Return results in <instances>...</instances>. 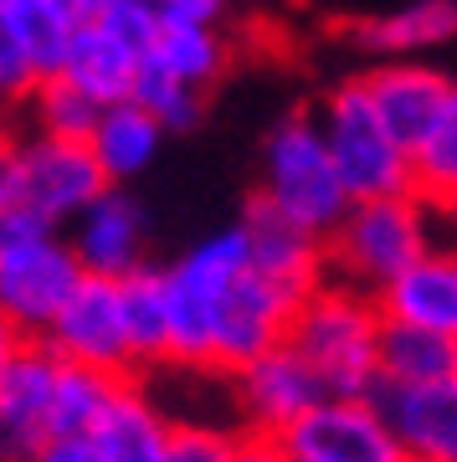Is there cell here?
<instances>
[{
  "label": "cell",
  "instance_id": "6da1fadb",
  "mask_svg": "<svg viewBox=\"0 0 457 462\" xmlns=\"http://www.w3.org/2000/svg\"><path fill=\"white\" fill-rule=\"evenodd\" d=\"M386 314L376 293H359L350 282H319L294 314L288 345L309 360L329 396H380V349H386Z\"/></svg>",
  "mask_w": 457,
  "mask_h": 462
},
{
  "label": "cell",
  "instance_id": "7a4b0ae2",
  "mask_svg": "<svg viewBox=\"0 0 457 462\" xmlns=\"http://www.w3.org/2000/svg\"><path fill=\"white\" fill-rule=\"evenodd\" d=\"M170 273V365L216 370L221 349V309L231 288L252 273V236L247 226H221L164 267Z\"/></svg>",
  "mask_w": 457,
  "mask_h": 462
},
{
  "label": "cell",
  "instance_id": "3957f363",
  "mask_svg": "<svg viewBox=\"0 0 457 462\" xmlns=\"http://www.w3.org/2000/svg\"><path fill=\"white\" fill-rule=\"evenodd\" d=\"M437 221L442 211L422 196L355 200L340 231L329 236V278L380 298L411 263L437 247Z\"/></svg>",
  "mask_w": 457,
  "mask_h": 462
},
{
  "label": "cell",
  "instance_id": "277c9868",
  "mask_svg": "<svg viewBox=\"0 0 457 462\" xmlns=\"http://www.w3.org/2000/svg\"><path fill=\"white\" fill-rule=\"evenodd\" d=\"M262 206L288 216L294 226L313 236H334L350 216V190L340 180V165L329 154V139L319 129V114H288L262 144Z\"/></svg>",
  "mask_w": 457,
  "mask_h": 462
},
{
  "label": "cell",
  "instance_id": "5b68a950",
  "mask_svg": "<svg viewBox=\"0 0 457 462\" xmlns=\"http://www.w3.org/2000/svg\"><path fill=\"white\" fill-rule=\"evenodd\" d=\"M319 129L329 139V154L340 165V180L350 200H391V196H416V170L411 149L386 129L376 103L359 78L329 88L319 103Z\"/></svg>",
  "mask_w": 457,
  "mask_h": 462
},
{
  "label": "cell",
  "instance_id": "8992f818",
  "mask_svg": "<svg viewBox=\"0 0 457 462\" xmlns=\"http://www.w3.org/2000/svg\"><path fill=\"white\" fill-rule=\"evenodd\" d=\"M11 175H16V206L36 211L62 231L88 206H98L114 185L103 175L93 144L51 139V134H21L11 139Z\"/></svg>",
  "mask_w": 457,
  "mask_h": 462
},
{
  "label": "cell",
  "instance_id": "52a82bcc",
  "mask_svg": "<svg viewBox=\"0 0 457 462\" xmlns=\"http://www.w3.org/2000/svg\"><path fill=\"white\" fill-rule=\"evenodd\" d=\"M82 263L62 231H47L36 242L0 252V314L11 319L26 339H47L62 319L72 293L82 288Z\"/></svg>",
  "mask_w": 457,
  "mask_h": 462
},
{
  "label": "cell",
  "instance_id": "ba28073f",
  "mask_svg": "<svg viewBox=\"0 0 457 462\" xmlns=\"http://www.w3.org/2000/svg\"><path fill=\"white\" fill-rule=\"evenodd\" d=\"M283 452L294 462H406L401 437L380 396H329L319 401L288 437Z\"/></svg>",
  "mask_w": 457,
  "mask_h": 462
},
{
  "label": "cell",
  "instance_id": "9c48e42d",
  "mask_svg": "<svg viewBox=\"0 0 457 462\" xmlns=\"http://www.w3.org/2000/svg\"><path fill=\"white\" fill-rule=\"evenodd\" d=\"M319 401H329L324 380L313 375L309 360H303L294 345L267 349L262 360L242 365V370L231 375V406L242 416V437L283 442Z\"/></svg>",
  "mask_w": 457,
  "mask_h": 462
},
{
  "label": "cell",
  "instance_id": "30bf717a",
  "mask_svg": "<svg viewBox=\"0 0 457 462\" xmlns=\"http://www.w3.org/2000/svg\"><path fill=\"white\" fill-rule=\"evenodd\" d=\"M42 345H51L67 365H88V370H108V375L129 380L139 360H134L129 314H124V282L82 278V288L72 293V303L62 309V319L51 324Z\"/></svg>",
  "mask_w": 457,
  "mask_h": 462
},
{
  "label": "cell",
  "instance_id": "8fae6325",
  "mask_svg": "<svg viewBox=\"0 0 457 462\" xmlns=\"http://www.w3.org/2000/svg\"><path fill=\"white\" fill-rule=\"evenodd\" d=\"M62 355L42 339L21 349L0 375V462H32L51 442Z\"/></svg>",
  "mask_w": 457,
  "mask_h": 462
},
{
  "label": "cell",
  "instance_id": "7c38bea8",
  "mask_svg": "<svg viewBox=\"0 0 457 462\" xmlns=\"http://www.w3.org/2000/svg\"><path fill=\"white\" fill-rule=\"evenodd\" d=\"M67 242H72V252H78V263H82L88 278L124 282V278H134L139 267H149L145 263L149 216L124 185H114L98 206H88V211L67 226Z\"/></svg>",
  "mask_w": 457,
  "mask_h": 462
},
{
  "label": "cell",
  "instance_id": "4fadbf2b",
  "mask_svg": "<svg viewBox=\"0 0 457 462\" xmlns=\"http://www.w3.org/2000/svg\"><path fill=\"white\" fill-rule=\"evenodd\" d=\"M359 83L376 103V114L386 118V129L406 149H416L432 134V124L452 98V78L437 72L432 62H376Z\"/></svg>",
  "mask_w": 457,
  "mask_h": 462
},
{
  "label": "cell",
  "instance_id": "5bb4252c",
  "mask_svg": "<svg viewBox=\"0 0 457 462\" xmlns=\"http://www.w3.org/2000/svg\"><path fill=\"white\" fill-rule=\"evenodd\" d=\"M247 236H252V267L267 282L288 288L294 298H309L319 282H329V242L313 231L294 226L288 216H278L273 206L252 200L242 216Z\"/></svg>",
  "mask_w": 457,
  "mask_h": 462
},
{
  "label": "cell",
  "instance_id": "9a60e30c",
  "mask_svg": "<svg viewBox=\"0 0 457 462\" xmlns=\"http://www.w3.org/2000/svg\"><path fill=\"white\" fill-rule=\"evenodd\" d=\"M380 314L386 324L457 339V242H437L422 263H411L380 293Z\"/></svg>",
  "mask_w": 457,
  "mask_h": 462
},
{
  "label": "cell",
  "instance_id": "2e32d148",
  "mask_svg": "<svg viewBox=\"0 0 457 462\" xmlns=\"http://www.w3.org/2000/svg\"><path fill=\"white\" fill-rule=\"evenodd\" d=\"M350 36L376 62H422L426 51L457 42V0H406L386 16L359 21Z\"/></svg>",
  "mask_w": 457,
  "mask_h": 462
},
{
  "label": "cell",
  "instance_id": "e0dca14e",
  "mask_svg": "<svg viewBox=\"0 0 457 462\" xmlns=\"http://www.w3.org/2000/svg\"><path fill=\"white\" fill-rule=\"evenodd\" d=\"M139 72H145V51L124 42L114 26L103 21H88L72 36V51H67L62 78L72 88H82L98 108H114V103H129L134 88H139Z\"/></svg>",
  "mask_w": 457,
  "mask_h": 462
},
{
  "label": "cell",
  "instance_id": "ac0fdd59",
  "mask_svg": "<svg viewBox=\"0 0 457 462\" xmlns=\"http://www.w3.org/2000/svg\"><path fill=\"white\" fill-rule=\"evenodd\" d=\"M406 462H457V380L422 391H380Z\"/></svg>",
  "mask_w": 457,
  "mask_h": 462
},
{
  "label": "cell",
  "instance_id": "d6986e66",
  "mask_svg": "<svg viewBox=\"0 0 457 462\" xmlns=\"http://www.w3.org/2000/svg\"><path fill=\"white\" fill-rule=\"evenodd\" d=\"M170 437H175V421L134 380L118 385L108 416L93 427V442L108 462H170Z\"/></svg>",
  "mask_w": 457,
  "mask_h": 462
},
{
  "label": "cell",
  "instance_id": "ffe728a7",
  "mask_svg": "<svg viewBox=\"0 0 457 462\" xmlns=\"http://www.w3.org/2000/svg\"><path fill=\"white\" fill-rule=\"evenodd\" d=\"M93 154H98L103 175H108V185H129L139 180L154 160H160V144H164V129L160 118L145 114L139 103H114V108H103L98 129H93Z\"/></svg>",
  "mask_w": 457,
  "mask_h": 462
},
{
  "label": "cell",
  "instance_id": "44dd1931",
  "mask_svg": "<svg viewBox=\"0 0 457 462\" xmlns=\"http://www.w3.org/2000/svg\"><path fill=\"white\" fill-rule=\"evenodd\" d=\"M380 380H386V391H422V385L457 380V339L391 324L386 349H380Z\"/></svg>",
  "mask_w": 457,
  "mask_h": 462
},
{
  "label": "cell",
  "instance_id": "7402d4cb",
  "mask_svg": "<svg viewBox=\"0 0 457 462\" xmlns=\"http://www.w3.org/2000/svg\"><path fill=\"white\" fill-rule=\"evenodd\" d=\"M0 11H5V21H11V32L21 36L26 57H32L36 83L62 78L72 36H78V21L67 16L62 0H0Z\"/></svg>",
  "mask_w": 457,
  "mask_h": 462
},
{
  "label": "cell",
  "instance_id": "603a6c76",
  "mask_svg": "<svg viewBox=\"0 0 457 462\" xmlns=\"http://www.w3.org/2000/svg\"><path fill=\"white\" fill-rule=\"evenodd\" d=\"M149 62L206 93V88L227 72L231 42L221 36V26H175V21H160V36H154V47H149Z\"/></svg>",
  "mask_w": 457,
  "mask_h": 462
},
{
  "label": "cell",
  "instance_id": "cb8c5ba5",
  "mask_svg": "<svg viewBox=\"0 0 457 462\" xmlns=\"http://www.w3.org/2000/svg\"><path fill=\"white\" fill-rule=\"evenodd\" d=\"M124 314H129V339L139 365H170V273L164 267H139L124 278Z\"/></svg>",
  "mask_w": 457,
  "mask_h": 462
},
{
  "label": "cell",
  "instance_id": "d4e9b609",
  "mask_svg": "<svg viewBox=\"0 0 457 462\" xmlns=\"http://www.w3.org/2000/svg\"><path fill=\"white\" fill-rule=\"evenodd\" d=\"M124 375L108 370H88V365H67L62 360V380H57V411H51V437H93L108 406H114Z\"/></svg>",
  "mask_w": 457,
  "mask_h": 462
},
{
  "label": "cell",
  "instance_id": "484cf974",
  "mask_svg": "<svg viewBox=\"0 0 457 462\" xmlns=\"http://www.w3.org/2000/svg\"><path fill=\"white\" fill-rule=\"evenodd\" d=\"M411 170H416V196L426 206H437V211H452L457 206V83L442 118L432 124V134L411 149Z\"/></svg>",
  "mask_w": 457,
  "mask_h": 462
},
{
  "label": "cell",
  "instance_id": "4316f807",
  "mask_svg": "<svg viewBox=\"0 0 457 462\" xmlns=\"http://www.w3.org/2000/svg\"><path fill=\"white\" fill-rule=\"evenodd\" d=\"M26 118H32V134H51V139H78L88 144L93 129H98L103 108L82 88H72L67 78H47L26 93Z\"/></svg>",
  "mask_w": 457,
  "mask_h": 462
},
{
  "label": "cell",
  "instance_id": "83f0119b",
  "mask_svg": "<svg viewBox=\"0 0 457 462\" xmlns=\"http://www.w3.org/2000/svg\"><path fill=\"white\" fill-rule=\"evenodd\" d=\"M134 103L145 108V114L160 118L164 134H185L196 129L201 114H206V93L191 83H180V78H170L164 67H154L145 57V72H139V88H134Z\"/></svg>",
  "mask_w": 457,
  "mask_h": 462
},
{
  "label": "cell",
  "instance_id": "f1b7e54d",
  "mask_svg": "<svg viewBox=\"0 0 457 462\" xmlns=\"http://www.w3.org/2000/svg\"><path fill=\"white\" fill-rule=\"evenodd\" d=\"M242 437L216 421H175L170 437V462H237Z\"/></svg>",
  "mask_w": 457,
  "mask_h": 462
},
{
  "label": "cell",
  "instance_id": "f546056e",
  "mask_svg": "<svg viewBox=\"0 0 457 462\" xmlns=\"http://www.w3.org/2000/svg\"><path fill=\"white\" fill-rule=\"evenodd\" d=\"M36 88V72H32V57H26V47H21V36L11 32V21H5V11H0V93L5 98H26Z\"/></svg>",
  "mask_w": 457,
  "mask_h": 462
},
{
  "label": "cell",
  "instance_id": "4dcf8cb0",
  "mask_svg": "<svg viewBox=\"0 0 457 462\" xmlns=\"http://www.w3.org/2000/svg\"><path fill=\"white\" fill-rule=\"evenodd\" d=\"M231 0H154L160 21H175V26H221Z\"/></svg>",
  "mask_w": 457,
  "mask_h": 462
},
{
  "label": "cell",
  "instance_id": "1f68e13d",
  "mask_svg": "<svg viewBox=\"0 0 457 462\" xmlns=\"http://www.w3.org/2000/svg\"><path fill=\"white\" fill-rule=\"evenodd\" d=\"M32 462H108L93 437H51Z\"/></svg>",
  "mask_w": 457,
  "mask_h": 462
},
{
  "label": "cell",
  "instance_id": "d6a6232c",
  "mask_svg": "<svg viewBox=\"0 0 457 462\" xmlns=\"http://www.w3.org/2000/svg\"><path fill=\"white\" fill-rule=\"evenodd\" d=\"M237 462H288V452H283V442H267V437H242Z\"/></svg>",
  "mask_w": 457,
  "mask_h": 462
},
{
  "label": "cell",
  "instance_id": "836d02e7",
  "mask_svg": "<svg viewBox=\"0 0 457 462\" xmlns=\"http://www.w3.org/2000/svg\"><path fill=\"white\" fill-rule=\"evenodd\" d=\"M26 345H32V339H26V334H21L16 324H11V319L0 314V375H5V365L16 360V355H21Z\"/></svg>",
  "mask_w": 457,
  "mask_h": 462
},
{
  "label": "cell",
  "instance_id": "e575fe53",
  "mask_svg": "<svg viewBox=\"0 0 457 462\" xmlns=\"http://www.w3.org/2000/svg\"><path fill=\"white\" fill-rule=\"evenodd\" d=\"M62 5H67V16L78 21V26H88V21L108 16V5H114V0H62Z\"/></svg>",
  "mask_w": 457,
  "mask_h": 462
},
{
  "label": "cell",
  "instance_id": "d590c367",
  "mask_svg": "<svg viewBox=\"0 0 457 462\" xmlns=\"http://www.w3.org/2000/svg\"><path fill=\"white\" fill-rule=\"evenodd\" d=\"M16 206V175H11V144L0 149V216Z\"/></svg>",
  "mask_w": 457,
  "mask_h": 462
},
{
  "label": "cell",
  "instance_id": "8d00e7d4",
  "mask_svg": "<svg viewBox=\"0 0 457 462\" xmlns=\"http://www.w3.org/2000/svg\"><path fill=\"white\" fill-rule=\"evenodd\" d=\"M11 124H16V98L0 93V149L11 144Z\"/></svg>",
  "mask_w": 457,
  "mask_h": 462
},
{
  "label": "cell",
  "instance_id": "74e56055",
  "mask_svg": "<svg viewBox=\"0 0 457 462\" xmlns=\"http://www.w3.org/2000/svg\"><path fill=\"white\" fill-rule=\"evenodd\" d=\"M452 221H457V206H452Z\"/></svg>",
  "mask_w": 457,
  "mask_h": 462
},
{
  "label": "cell",
  "instance_id": "f35d334b",
  "mask_svg": "<svg viewBox=\"0 0 457 462\" xmlns=\"http://www.w3.org/2000/svg\"><path fill=\"white\" fill-rule=\"evenodd\" d=\"M145 5H154V0H145Z\"/></svg>",
  "mask_w": 457,
  "mask_h": 462
},
{
  "label": "cell",
  "instance_id": "ab89813d",
  "mask_svg": "<svg viewBox=\"0 0 457 462\" xmlns=\"http://www.w3.org/2000/svg\"><path fill=\"white\" fill-rule=\"evenodd\" d=\"M288 462H294V457H288Z\"/></svg>",
  "mask_w": 457,
  "mask_h": 462
}]
</instances>
